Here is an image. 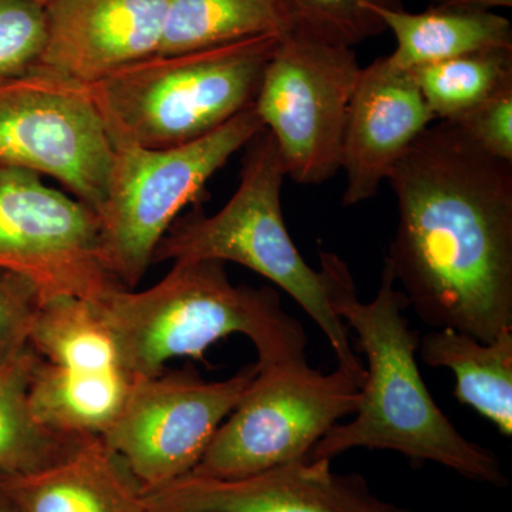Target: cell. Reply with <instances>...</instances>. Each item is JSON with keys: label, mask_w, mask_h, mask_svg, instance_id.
<instances>
[{"label": "cell", "mask_w": 512, "mask_h": 512, "mask_svg": "<svg viewBox=\"0 0 512 512\" xmlns=\"http://www.w3.org/2000/svg\"><path fill=\"white\" fill-rule=\"evenodd\" d=\"M399 222L384 262L431 329L481 342L512 328V163L431 124L389 178Z\"/></svg>", "instance_id": "cell-1"}, {"label": "cell", "mask_w": 512, "mask_h": 512, "mask_svg": "<svg viewBox=\"0 0 512 512\" xmlns=\"http://www.w3.org/2000/svg\"><path fill=\"white\" fill-rule=\"evenodd\" d=\"M319 262L333 312L355 332L367 367L355 417L336 424L309 460L332 461L355 448L396 451L414 466L439 464L468 480L507 487L498 457L464 437L427 389L416 357L420 333L404 316L409 301L396 288L390 266L384 262L375 299L363 302L339 255L319 251Z\"/></svg>", "instance_id": "cell-2"}, {"label": "cell", "mask_w": 512, "mask_h": 512, "mask_svg": "<svg viewBox=\"0 0 512 512\" xmlns=\"http://www.w3.org/2000/svg\"><path fill=\"white\" fill-rule=\"evenodd\" d=\"M224 262H174L147 289L111 288L94 299L131 377L164 372L170 360L204 359L215 343L245 336L258 353L256 366L306 359L308 335L271 286L234 285Z\"/></svg>", "instance_id": "cell-3"}, {"label": "cell", "mask_w": 512, "mask_h": 512, "mask_svg": "<svg viewBox=\"0 0 512 512\" xmlns=\"http://www.w3.org/2000/svg\"><path fill=\"white\" fill-rule=\"evenodd\" d=\"M284 161L274 137L262 130L247 146L234 195L220 211L200 207L178 217L154 252L153 264L171 261L234 262L292 296L318 325L338 366L365 383L366 369L353 350L350 330L333 312L322 275L305 261L282 212Z\"/></svg>", "instance_id": "cell-4"}, {"label": "cell", "mask_w": 512, "mask_h": 512, "mask_svg": "<svg viewBox=\"0 0 512 512\" xmlns=\"http://www.w3.org/2000/svg\"><path fill=\"white\" fill-rule=\"evenodd\" d=\"M281 36L141 60L89 84L114 147L170 148L254 106Z\"/></svg>", "instance_id": "cell-5"}, {"label": "cell", "mask_w": 512, "mask_h": 512, "mask_svg": "<svg viewBox=\"0 0 512 512\" xmlns=\"http://www.w3.org/2000/svg\"><path fill=\"white\" fill-rule=\"evenodd\" d=\"M262 130L251 106L183 146L114 147L106 200L97 217L107 265L120 286L137 288L181 211L200 204L212 175Z\"/></svg>", "instance_id": "cell-6"}, {"label": "cell", "mask_w": 512, "mask_h": 512, "mask_svg": "<svg viewBox=\"0 0 512 512\" xmlns=\"http://www.w3.org/2000/svg\"><path fill=\"white\" fill-rule=\"evenodd\" d=\"M360 389L339 366L322 373L303 359L258 367L190 474L229 480L306 460L340 420L355 414Z\"/></svg>", "instance_id": "cell-7"}, {"label": "cell", "mask_w": 512, "mask_h": 512, "mask_svg": "<svg viewBox=\"0 0 512 512\" xmlns=\"http://www.w3.org/2000/svg\"><path fill=\"white\" fill-rule=\"evenodd\" d=\"M113 158L89 84L40 67L0 84V167L55 178L97 214Z\"/></svg>", "instance_id": "cell-8"}, {"label": "cell", "mask_w": 512, "mask_h": 512, "mask_svg": "<svg viewBox=\"0 0 512 512\" xmlns=\"http://www.w3.org/2000/svg\"><path fill=\"white\" fill-rule=\"evenodd\" d=\"M360 70L352 47L295 35L279 40L254 107L295 183H326L342 168L346 116Z\"/></svg>", "instance_id": "cell-9"}, {"label": "cell", "mask_w": 512, "mask_h": 512, "mask_svg": "<svg viewBox=\"0 0 512 512\" xmlns=\"http://www.w3.org/2000/svg\"><path fill=\"white\" fill-rule=\"evenodd\" d=\"M0 271L28 279L43 302L94 301L120 286L96 212L19 168L0 167Z\"/></svg>", "instance_id": "cell-10"}, {"label": "cell", "mask_w": 512, "mask_h": 512, "mask_svg": "<svg viewBox=\"0 0 512 512\" xmlns=\"http://www.w3.org/2000/svg\"><path fill=\"white\" fill-rule=\"evenodd\" d=\"M258 366L207 382L191 370L133 377L119 416L101 439L146 491L192 473Z\"/></svg>", "instance_id": "cell-11"}, {"label": "cell", "mask_w": 512, "mask_h": 512, "mask_svg": "<svg viewBox=\"0 0 512 512\" xmlns=\"http://www.w3.org/2000/svg\"><path fill=\"white\" fill-rule=\"evenodd\" d=\"M148 512H410L377 497L360 474L299 460L242 478L187 476L144 493Z\"/></svg>", "instance_id": "cell-12"}, {"label": "cell", "mask_w": 512, "mask_h": 512, "mask_svg": "<svg viewBox=\"0 0 512 512\" xmlns=\"http://www.w3.org/2000/svg\"><path fill=\"white\" fill-rule=\"evenodd\" d=\"M37 67L83 84L156 56L167 0H53Z\"/></svg>", "instance_id": "cell-13"}, {"label": "cell", "mask_w": 512, "mask_h": 512, "mask_svg": "<svg viewBox=\"0 0 512 512\" xmlns=\"http://www.w3.org/2000/svg\"><path fill=\"white\" fill-rule=\"evenodd\" d=\"M436 121L407 70L379 57L362 67L350 99L343 133V205L375 197L394 165Z\"/></svg>", "instance_id": "cell-14"}, {"label": "cell", "mask_w": 512, "mask_h": 512, "mask_svg": "<svg viewBox=\"0 0 512 512\" xmlns=\"http://www.w3.org/2000/svg\"><path fill=\"white\" fill-rule=\"evenodd\" d=\"M0 488L18 512H148L143 488L101 437L36 473L0 476Z\"/></svg>", "instance_id": "cell-15"}, {"label": "cell", "mask_w": 512, "mask_h": 512, "mask_svg": "<svg viewBox=\"0 0 512 512\" xmlns=\"http://www.w3.org/2000/svg\"><path fill=\"white\" fill-rule=\"evenodd\" d=\"M131 382L133 377L121 369L86 372L52 365L37 356L30 406L37 421L62 439L103 437L119 416Z\"/></svg>", "instance_id": "cell-16"}, {"label": "cell", "mask_w": 512, "mask_h": 512, "mask_svg": "<svg viewBox=\"0 0 512 512\" xmlns=\"http://www.w3.org/2000/svg\"><path fill=\"white\" fill-rule=\"evenodd\" d=\"M427 366L456 377L454 396L503 434L512 436V328L481 342L453 329H433L420 338Z\"/></svg>", "instance_id": "cell-17"}, {"label": "cell", "mask_w": 512, "mask_h": 512, "mask_svg": "<svg viewBox=\"0 0 512 512\" xmlns=\"http://www.w3.org/2000/svg\"><path fill=\"white\" fill-rule=\"evenodd\" d=\"M396 37L390 62L414 69L491 49H512L510 20L490 10L430 6L420 13L370 5Z\"/></svg>", "instance_id": "cell-18"}, {"label": "cell", "mask_w": 512, "mask_h": 512, "mask_svg": "<svg viewBox=\"0 0 512 512\" xmlns=\"http://www.w3.org/2000/svg\"><path fill=\"white\" fill-rule=\"evenodd\" d=\"M289 33L281 0H167L157 55H180Z\"/></svg>", "instance_id": "cell-19"}, {"label": "cell", "mask_w": 512, "mask_h": 512, "mask_svg": "<svg viewBox=\"0 0 512 512\" xmlns=\"http://www.w3.org/2000/svg\"><path fill=\"white\" fill-rule=\"evenodd\" d=\"M29 346L40 359L67 369L124 370L110 330L87 299L62 296L42 302Z\"/></svg>", "instance_id": "cell-20"}, {"label": "cell", "mask_w": 512, "mask_h": 512, "mask_svg": "<svg viewBox=\"0 0 512 512\" xmlns=\"http://www.w3.org/2000/svg\"><path fill=\"white\" fill-rule=\"evenodd\" d=\"M36 353L26 350L0 366V476H25L52 466L79 441L62 439L43 427L29 400Z\"/></svg>", "instance_id": "cell-21"}, {"label": "cell", "mask_w": 512, "mask_h": 512, "mask_svg": "<svg viewBox=\"0 0 512 512\" xmlns=\"http://www.w3.org/2000/svg\"><path fill=\"white\" fill-rule=\"evenodd\" d=\"M440 121H456L512 87V49H491L407 70Z\"/></svg>", "instance_id": "cell-22"}, {"label": "cell", "mask_w": 512, "mask_h": 512, "mask_svg": "<svg viewBox=\"0 0 512 512\" xmlns=\"http://www.w3.org/2000/svg\"><path fill=\"white\" fill-rule=\"evenodd\" d=\"M281 3L288 19V35L352 49L387 30L370 5L403 9V0H281Z\"/></svg>", "instance_id": "cell-23"}, {"label": "cell", "mask_w": 512, "mask_h": 512, "mask_svg": "<svg viewBox=\"0 0 512 512\" xmlns=\"http://www.w3.org/2000/svg\"><path fill=\"white\" fill-rule=\"evenodd\" d=\"M46 36L43 6L32 0H0V84L37 67Z\"/></svg>", "instance_id": "cell-24"}, {"label": "cell", "mask_w": 512, "mask_h": 512, "mask_svg": "<svg viewBox=\"0 0 512 512\" xmlns=\"http://www.w3.org/2000/svg\"><path fill=\"white\" fill-rule=\"evenodd\" d=\"M42 302L28 279L0 271V366L29 349L30 333Z\"/></svg>", "instance_id": "cell-25"}, {"label": "cell", "mask_w": 512, "mask_h": 512, "mask_svg": "<svg viewBox=\"0 0 512 512\" xmlns=\"http://www.w3.org/2000/svg\"><path fill=\"white\" fill-rule=\"evenodd\" d=\"M448 123L488 156L512 163V87Z\"/></svg>", "instance_id": "cell-26"}, {"label": "cell", "mask_w": 512, "mask_h": 512, "mask_svg": "<svg viewBox=\"0 0 512 512\" xmlns=\"http://www.w3.org/2000/svg\"><path fill=\"white\" fill-rule=\"evenodd\" d=\"M431 6H451V8H466L490 10L497 8H512V0H430Z\"/></svg>", "instance_id": "cell-27"}, {"label": "cell", "mask_w": 512, "mask_h": 512, "mask_svg": "<svg viewBox=\"0 0 512 512\" xmlns=\"http://www.w3.org/2000/svg\"><path fill=\"white\" fill-rule=\"evenodd\" d=\"M0 512H18L15 505L9 500L8 495L3 493L2 488H0Z\"/></svg>", "instance_id": "cell-28"}, {"label": "cell", "mask_w": 512, "mask_h": 512, "mask_svg": "<svg viewBox=\"0 0 512 512\" xmlns=\"http://www.w3.org/2000/svg\"><path fill=\"white\" fill-rule=\"evenodd\" d=\"M32 2L39 3L40 6H43V8H46L49 3H52L53 0H32Z\"/></svg>", "instance_id": "cell-29"}]
</instances>
